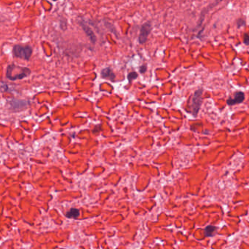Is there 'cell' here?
I'll return each mask as SVG.
<instances>
[{"mask_svg":"<svg viewBox=\"0 0 249 249\" xmlns=\"http://www.w3.org/2000/svg\"><path fill=\"white\" fill-rule=\"evenodd\" d=\"M32 52H33L32 47L29 45L22 46V45H15L13 50V55L15 57L19 58H22L26 61L29 60L31 56Z\"/></svg>","mask_w":249,"mask_h":249,"instance_id":"6da1fadb","label":"cell"},{"mask_svg":"<svg viewBox=\"0 0 249 249\" xmlns=\"http://www.w3.org/2000/svg\"><path fill=\"white\" fill-rule=\"evenodd\" d=\"M202 94L203 90H198L194 93L192 99V112L194 116H196L199 111L200 107L201 104H202Z\"/></svg>","mask_w":249,"mask_h":249,"instance_id":"7a4b0ae2","label":"cell"},{"mask_svg":"<svg viewBox=\"0 0 249 249\" xmlns=\"http://www.w3.org/2000/svg\"><path fill=\"white\" fill-rule=\"evenodd\" d=\"M152 29V26L150 22H146L141 26L140 30V34L138 37V41L140 44H144L147 41L149 35Z\"/></svg>","mask_w":249,"mask_h":249,"instance_id":"3957f363","label":"cell"},{"mask_svg":"<svg viewBox=\"0 0 249 249\" xmlns=\"http://www.w3.org/2000/svg\"><path fill=\"white\" fill-rule=\"evenodd\" d=\"M79 25H80V26L82 27L83 31H84V33L86 34V35L88 37V38L90 39V40L91 42H92L93 44L96 43V35H95L93 31L91 29L90 27L84 21L79 22Z\"/></svg>","mask_w":249,"mask_h":249,"instance_id":"277c9868","label":"cell"},{"mask_svg":"<svg viewBox=\"0 0 249 249\" xmlns=\"http://www.w3.org/2000/svg\"><path fill=\"white\" fill-rule=\"evenodd\" d=\"M244 99H245V95L243 92H236L235 94L233 95V97L228 99L227 101V103L228 105H235L240 104L243 101Z\"/></svg>","mask_w":249,"mask_h":249,"instance_id":"5b68a950","label":"cell"},{"mask_svg":"<svg viewBox=\"0 0 249 249\" xmlns=\"http://www.w3.org/2000/svg\"><path fill=\"white\" fill-rule=\"evenodd\" d=\"M10 104V106L13 111H20V110L23 109V107L26 108L28 106V102L26 101H23V100H11Z\"/></svg>","mask_w":249,"mask_h":249,"instance_id":"8992f818","label":"cell"},{"mask_svg":"<svg viewBox=\"0 0 249 249\" xmlns=\"http://www.w3.org/2000/svg\"><path fill=\"white\" fill-rule=\"evenodd\" d=\"M221 1H222V0H215L213 3H211V4H209L208 7H206L204 10H203L202 13H201L200 17V20H199V21H198V24H197L198 26H200L201 25H202L203 20H204V18H205V16L207 14V13H208V11L211 10L212 8L214 7L215 6L217 5L218 3Z\"/></svg>","mask_w":249,"mask_h":249,"instance_id":"52a82bcc","label":"cell"},{"mask_svg":"<svg viewBox=\"0 0 249 249\" xmlns=\"http://www.w3.org/2000/svg\"><path fill=\"white\" fill-rule=\"evenodd\" d=\"M101 76L103 78H106V79H109L111 80H113L115 78V74L110 68H106V69H103L101 71Z\"/></svg>","mask_w":249,"mask_h":249,"instance_id":"ba28073f","label":"cell"},{"mask_svg":"<svg viewBox=\"0 0 249 249\" xmlns=\"http://www.w3.org/2000/svg\"><path fill=\"white\" fill-rule=\"evenodd\" d=\"M217 228L214 226H208L205 229V235L206 237H212L215 235Z\"/></svg>","mask_w":249,"mask_h":249,"instance_id":"9c48e42d","label":"cell"},{"mask_svg":"<svg viewBox=\"0 0 249 249\" xmlns=\"http://www.w3.org/2000/svg\"><path fill=\"white\" fill-rule=\"evenodd\" d=\"M67 217L70 218H76L79 216V210L77 208H72L66 214Z\"/></svg>","mask_w":249,"mask_h":249,"instance_id":"30bf717a","label":"cell"},{"mask_svg":"<svg viewBox=\"0 0 249 249\" xmlns=\"http://www.w3.org/2000/svg\"><path fill=\"white\" fill-rule=\"evenodd\" d=\"M245 25V21L243 19V18H239L238 20V21H237V27H238V28H241L242 26H244Z\"/></svg>","mask_w":249,"mask_h":249,"instance_id":"8fae6325","label":"cell"},{"mask_svg":"<svg viewBox=\"0 0 249 249\" xmlns=\"http://www.w3.org/2000/svg\"><path fill=\"white\" fill-rule=\"evenodd\" d=\"M137 77H138V74H137L135 72H131V73H130V74L128 75V79H129L130 81H131V80H133V79H135V78H136Z\"/></svg>","mask_w":249,"mask_h":249,"instance_id":"7c38bea8","label":"cell"},{"mask_svg":"<svg viewBox=\"0 0 249 249\" xmlns=\"http://www.w3.org/2000/svg\"><path fill=\"white\" fill-rule=\"evenodd\" d=\"M243 42L245 45H249V35L248 34H244Z\"/></svg>","mask_w":249,"mask_h":249,"instance_id":"4fadbf2b","label":"cell"},{"mask_svg":"<svg viewBox=\"0 0 249 249\" xmlns=\"http://www.w3.org/2000/svg\"><path fill=\"white\" fill-rule=\"evenodd\" d=\"M146 70H147V67H146L145 66H143V67L140 68V72L144 73L146 72Z\"/></svg>","mask_w":249,"mask_h":249,"instance_id":"5bb4252c","label":"cell"},{"mask_svg":"<svg viewBox=\"0 0 249 249\" xmlns=\"http://www.w3.org/2000/svg\"><path fill=\"white\" fill-rule=\"evenodd\" d=\"M52 1H58V0H52Z\"/></svg>","mask_w":249,"mask_h":249,"instance_id":"9a60e30c","label":"cell"}]
</instances>
